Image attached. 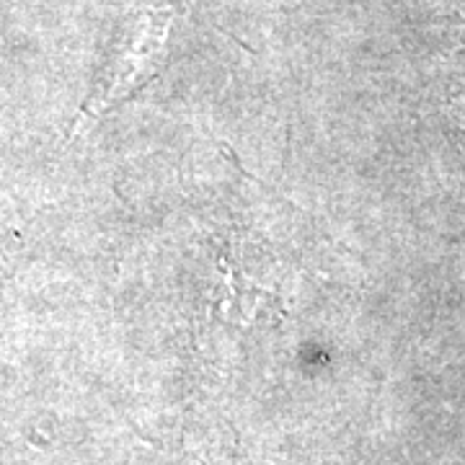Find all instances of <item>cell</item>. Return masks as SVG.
I'll list each match as a JSON object with an SVG mask.
<instances>
[{
  "instance_id": "6da1fadb",
  "label": "cell",
  "mask_w": 465,
  "mask_h": 465,
  "mask_svg": "<svg viewBox=\"0 0 465 465\" xmlns=\"http://www.w3.org/2000/svg\"><path fill=\"white\" fill-rule=\"evenodd\" d=\"M168 29H171V11L168 8L150 11L133 45L122 52V57L109 70L106 81L99 85V91L84 106L78 122L73 124V134L81 133L88 122L104 116L109 109H114L122 101L130 99L137 88L148 84L153 73L158 70V63H161Z\"/></svg>"
}]
</instances>
